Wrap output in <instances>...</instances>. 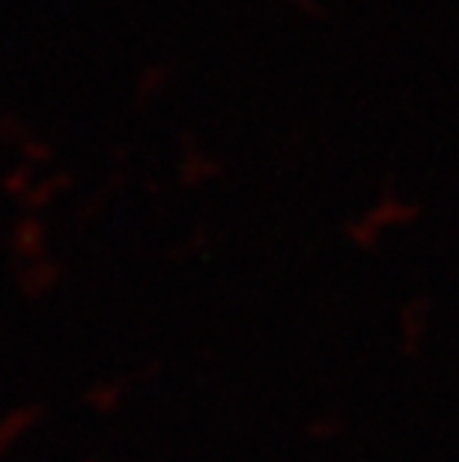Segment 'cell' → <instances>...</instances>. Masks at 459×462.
Instances as JSON below:
<instances>
[{
    "mask_svg": "<svg viewBox=\"0 0 459 462\" xmlns=\"http://www.w3.org/2000/svg\"><path fill=\"white\" fill-rule=\"evenodd\" d=\"M421 221L424 203L406 194L394 180H388L358 212L344 221V242L358 254H373L390 236L415 230Z\"/></svg>",
    "mask_w": 459,
    "mask_h": 462,
    "instance_id": "6da1fadb",
    "label": "cell"
},
{
    "mask_svg": "<svg viewBox=\"0 0 459 462\" xmlns=\"http://www.w3.org/2000/svg\"><path fill=\"white\" fill-rule=\"evenodd\" d=\"M436 301L427 292H415V296L403 299L397 310V340L406 356H418L429 337V326H433Z\"/></svg>",
    "mask_w": 459,
    "mask_h": 462,
    "instance_id": "7a4b0ae2",
    "label": "cell"
},
{
    "mask_svg": "<svg viewBox=\"0 0 459 462\" xmlns=\"http://www.w3.org/2000/svg\"><path fill=\"white\" fill-rule=\"evenodd\" d=\"M283 6H287L298 22H308V24H322V22H328V15H331L328 0H283Z\"/></svg>",
    "mask_w": 459,
    "mask_h": 462,
    "instance_id": "3957f363",
    "label": "cell"
}]
</instances>
